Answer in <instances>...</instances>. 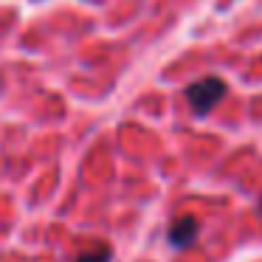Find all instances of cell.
Segmentation results:
<instances>
[{"mask_svg": "<svg viewBox=\"0 0 262 262\" xmlns=\"http://www.w3.org/2000/svg\"><path fill=\"white\" fill-rule=\"evenodd\" d=\"M223 96H226V82L217 79V76H206V79H200V82H194V85L186 88L189 107L198 116H209L211 107H214Z\"/></svg>", "mask_w": 262, "mask_h": 262, "instance_id": "obj_1", "label": "cell"}, {"mask_svg": "<svg viewBox=\"0 0 262 262\" xmlns=\"http://www.w3.org/2000/svg\"><path fill=\"white\" fill-rule=\"evenodd\" d=\"M198 231H200V223L194 217H181V220H175L169 226V243L175 248H186V245H192L198 239Z\"/></svg>", "mask_w": 262, "mask_h": 262, "instance_id": "obj_2", "label": "cell"}, {"mask_svg": "<svg viewBox=\"0 0 262 262\" xmlns=\"http://www.w3.org/2000/svg\"><path fill=\"white\" fill-rule=\"evenodd\" d=\"M110 259H113V251H110V245H96L93 251L79 254L74 262H110Z\"/></svg>", "mask_w": 262, "mask_h": 262, "instance_id": "obj_3", "label": "cell"}, {"mask_svg": "<svg viewBox=\"0 0 262 262\" xmlns=\"http://www.w3.org/2000/svg\"><path fill=\"white\" fill-rule=\"evenodd\" d=\"M259 209H262V200H259Z\"/></svg>", "mask_w": 262, "mask_h": 262, "instance_id": "obj_4", "label": "cell"}]
</instances>
